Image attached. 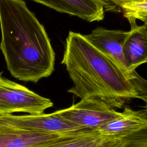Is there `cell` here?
Instances as JSON below:
<instances>
[{
  "label": "cell",
  "mask_w": 147,
  "mask_h": 147,
  "mask_svg": "<svg viewBox=\"0 0 147 147\" xmlns=\"http://www.w3.org/2000/svg\"><path fill=\"white\" fill-rule=\"evenodd\" d=\"M61 64L73 83L67 91L80 99H98L114 109H121L134 98L146 102V80L130 78L83 34L69 32Z\"/></svg>",
  "instance_id": "cell-1"
},
{
  "label": "cell",
  "mask_w": 147,
  "mask_h": 147,
  "mask_svg": "<svg viewBox=\"0 0 147 147\" xmlns=\"http://www.w3.org/2000/svg\"><path fill=\"white\" fill-rule=\"evenodd\" d=\"M1 50L15 78L37 83L54 71L55 53L44 26L24 0H0Z\"/></svg>",
  "instance_id": "cell-2"
},
{
  "label": "cell",
  "mask_w": 147,
  "mask_h": 147,
  "mask_svg": "<svg viewBox=\"0 0 147 147\" xmlns=\"http://www.w3.org/2000/svg\"><path fill=\"white\" fill-rule=\"evenodd\" d=\"M2 73L0 72V116L18 112L40 114L53 106L49 99L3 77Z\"/></svg>",
  "instance_id": "cell-3"
},
{
  "label": "cell",
  "mask_w": 147,
  "mask_h": 147,
  "mask_svg": "<svg viewBox=\"0 0 147 147\" xmlns=\"http://www.w3.org/2000/svg\"><path fill=\"white\" fill-rule=\"evenodd\" d=\"M55 112L65 120L93 131L121 115L104 102L92 98L81 99L71 107Z\"/></svg>",
  "instance_id": "cell-4"
},
{
  "label": "cell",
  "mask_w": 147,
  "mask_h": 147,
  "mask_svg": "<svg viewBox=\"0 0 147 147\" xmlns=\"http://www.w3.org/2000/svg\"><path fill=\"white\" fill-rule=\"evenodd\" d=\"M6 115L16 126L34 132L75 136L95 131L68 121L55 111L50 114Z\"/></svg>",
  "instance_id": "cell-5"
},
{
  "label": "cell",
  "mask_w": 147,
  "mask_h": 147,
  "mask_svg": "<svg viewBox=\"0 0 147 147\" xmlns=\"http://www.w3.org/2000/svg\"><path fill=\"white\" fill-rule=\"evenodd\" d=\"M129 31L110 30L103 27L94 29L84 37L97 49L114 61L130 78L139 80L142 78L136 71H133L126 62L122 47Z\"/></svg>",
  "instance_id": "cell-6"
},
{
  "label": "cell",
  "mask_w": 147,
  "mask_h": 147,
  "mask_svg": "<svg viewBox=\"0 0 147 147\" xmlns=\"http://www.w3.org/2000/svg\"><path fill=\"white\" fill-rule=\"evenodd\" d=\"M75 136L24 130L14 125L6 115L0 116V147H44Z\"/></svg>",
  "instance_id": "cell-7"
},
{
  "label": "cell",
  "mask_w": 147,
  "mask_h": 147,
  "mask_svg": "<svg viewBox=\"0 0 147 147\" xmlns=\"http://www.w3.org/2000/svg\"><path fill=\"white\" fill-rule=\"evenodd\" d=\"M147 129V111L134 110L125 107L121 115L96 129L99 134L111 137H127Z\"/></svg>",
  "instance_id": "cell-8"
},
{
  "label": "cell",
  "mask_w": 147,
  "mask_h": 147,
  "mask_svg": "<svg viewBox=\"0 0 147 147\" xmlns=\"http://www.w3.org/2000/svg\"><path fill=\"white\" fill-rule=\"evenodd\" d=\"M57 11L78 17L88 22L102 21L103 6L99 0H33Z\"/></svg>",
  "instance_id": "cell-9"
},
{
  "label": "cell",
  "mask_w": 147,
  "mask_h": 147,
  "mask_svg": "<svg viewBox=\"0 0 147 147\" xmlns=\"http://www.w3.org/2000/svg\"><path fill=\"white\" fill-rule=\"evenodd\" d=\"M123 53L133 71L147 62V23L131 26V29L123 42Z\"/></svg>",
  "instance_id": "cell-10"
},
{
  "label": "cell",
  "mask_w": 147,
  "mask_h": 147,
  "mask_svg": "<svg viewBox=\"0 0 147 147\" xmlns=\"http://www.w3.org/2000/svg\"><path fill=\"white\" fill-rule=\"evenodd\" d=\"M125 138L103 136L95 131L70 137L44 147H117Z\"/></svg>",
  "instance_id": "cell-11"
},
{
  "label": "cell",
  "mask_w": 147,
  "mask_h": 147,
  "mask_svg": "<svg viewBox=\"0 0 147 147\" xmlns=\"http://www.w3.org/2000/svg\"><path fill=\"white\" fill-rule=\"evenodd\" d=\"M121 10L131 26L137 24V20L147 23V0H124Z\"/></svg>",
  "instance_id": "cell-12"
},
{
  "label": "cell",
  "mask_w": 147,
  "mask_h": 147,
  "mask_svg": "<svg viewBox=\"0 0 147 147\" xmlns=\"http://www.w3.org/2000/svg\"><path fill=\"white\" fill-rule=\"evenodd\" d=\"M117 147H147V129L126 137Z\"/></svg>",
  "instance_id": "cell-13"
},
{
  "label": "cell",
  "mask_w": 147,
  "mask_h": 147,
  "mask_svg": "<svg viewBox=\"0 0 147 147\" xmlns=\"http://www.w3.org/2000/svg\"><path fill=\"white\" fill-rule=\"evenodd\" d=\"M102 3L105 11L121 12V5L124 0H99Z\"/></svg>",
  "instance_id": "cell-14"
}]
</instances>
